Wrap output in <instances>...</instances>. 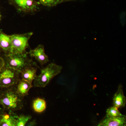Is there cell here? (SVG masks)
Segmentation results:
<instances>
[{"label": "cell", "instance_id": "6da1fadb", "mask_svg": "<svg viewBox=\"0 0 126 126\" xmlns=\"http://www.w3.org/2000/svg\"><path fill=\"white\" fill-rule=\"evenodd\" d=\"M4 68H11L21 73L24 69L32 66H37L32 59L29 58L27 54H13L5 55Z\"/></svg>", "mask_w": 126, "mask_h": 126}, {"label": "cell", "instance_id": "7a4b0ae2", "mask_svg": "<svg viewBox=\"0 0 126 126\" xmlns=\"http://www.w3.org/2000/svg\"><path fill=\"white\" fill-rule=\"evenodd\" d=\"M21 98L16 89L5 90L0 93V105L6 111L14 112L20 110L23 106Z\"/></svg>", "mask_w": 126, "mask_h": 126}, {"label": "cell", "instance_id": "3957f363", "mask_svg": "<svg viewBox=\"0 0 126 126\" xmlns=\"http://www.w3.org/2000/svg\"><path fill=\"white\" fill-rule=\"evenodd\" d=\"M63 67L54 63H51L41 69V73L34 80L35 87H45L52 78L61 73Z\"/></svg>", "mask_w": 126, "mask_h": 126}, {"label": "cell", "instance_id": "277c9868", "mask_svg": "<svg viewBox=\"0 0 126 126\" xmlns=\"http://www.w3.org/2000/svg\"><path fill=\"white\" fill-rule=\"evenodd\" d=\"M33 34V32H31L21 34L11 35V54H28L26 49L29 47L28 41Z\"/></svg>", "mask_w": 126, "mask_h": 126}, {"label": "cell", "instance_id": "5b68a950", "mask_svg": "<svg viewBox=\"0 0 126 126\" xmlns=\"http://www.w3.org/2000/svg\"><path fill=\"white\" fill-rule=\"evenodd\" d=\"M19 72L11 68H5L0 72V88H9L18 83Z\"/></svg>", "mask_w": 126, "mask_h": 126}, {"label": "cell", "instance_id": "8992f818", "mask_svg": "<svg viewBox=\"0 0 126 126\" xmlns=\"http://www.w3.org/2000/svg\"><path fill=\"white\" fill-rule=\"evenodd\" d=\"M9 3L18 10L25 13L33 12L37 10L40 4L36 0H8Z\"/></svg>", "mask_w": 126, "mask_h": 126}, {"label": "cell", "instance_id": "52a82bcc", "mask_svg": "<svg viewBox=\"0 0 126 126\" xmlns=\"http://www.w3.org/2000/svg\"><path fill=\"white\" fill-rule=\"evenodd\" d=\"M0 110V126H16L18 116L13 112Z\"/></svg>", "mask_w": 126, "mask_h": 126}, {"label": "cell", "instance_id": "ba28073f", "mask_svg": "<svg viewBox=\"0 0 126 126\" xmlns=\"http://www.w3.org/2000/svg\"><path fill=\"white\" fill-rule=\"evenodd\" d=\"M126 116L109 117L105 116L97 126H126Z\"/></svg>", "mask_w": 126, "mask_h": 126}, {"label": "cell", "instance_id": "9c48e42d", "mask_svg": "<svg viewBox=\"0 0 126 126\" xmlns=\"http://www.w3.org/2000/svg\"><path fill=\"white\" fill-rule=\"evenodd\" d=\"M29 54L32 57H34L42 65L49 61L48 58L45 52L44 47L42 45H39L34 49L31 50Z\"/></svg>", "mask_w": 126, "mask_h": 126}, {"label": "cell", "instance_id": "30bf717a", "mask_svg": "<svg viewBox=\"0 0 126 126\" xmlns=\"http://www.w3.org/2000/svg\"><path fill=\"white\" fill-rule=\"evenodd\" d=\"M0 47L4 52L5 55L11 54V36L5 34L1 30H0Z\"/></svg>", "mask_w": 126, "mask_h": 126}, {"label": "cell", "instance_id": "8fae6325", "mask_svg": "<svg viewBox=\"0 0 126 126\" xmlns=\"http://www.w3.org/2000/svg\"><path fill=\"white\" fill-rule=\"evenodd\" d=\"M126 103V97L124 95L122 86L119 85L113 96V106L118 108H121L125 107Z\"/></svg>", "mask_w": 126, "mask_h": 126}, {"label": "cell", "instance_id": "7c38bea8", "mask_svg": "<svg viewBox=\"0 0 126 126\" xmlns=\"http://www.w3.org/2000/svg\"><path fill=\"white\" fill-rule=\"evenodd\" d=\"M18 83L16 91L21 97L28 95L29 91L33 87L32 84L23 79H20Z\"/></svg>", "mask_w": 126, "mask_h": 126}, {"label": "cell", "instance_id": "4fadbf2b", "mask_svg": "<svg viewBox=\"0 0 126 126\" xmlns=\"http://www.w3.org/2000/svg\"><path fill=\"white\" fill-rule=\"evenodd\" d=\"M37 68L34 66L28 67L21 72L22 79L29 82L32 84V82L37 77Z\"/></svg>", "mask_w": 126, "mask_h": 126}, {"label": "cell", "instance_id": "5bb4252c", "mask_svg": "<svg viewBox=\"0 0 126 126\" xmlns=\"http://www.w3.org/2000/svg\"><path fill=\"white\" fill-rule=\"evenodd\" d=\"M33 107L34 111L36 112H43L46 109V102L44 99L42 98H36L33 102Z\"/></svg>", "mask_w": 126, "mask_h": 126}, {"label": "cell", "instance_id": "9a60e30c", "mask_svg": "<svg viewBox=\"0 0 126 126\" xmlns=\"http://www.w3.org/2000/svg\"><path fill=\"white\" fill-rule=\"evenodd\" d=\"M123 115L119 111L118 108L114 106L109 108L106 111V116L107 117H118L122 116Z\"/></svg>", "mask_w": 126, "mask_h": 126}, {"label": "cell", "instance_id": "2e32d148", "mask_svg": "<svg viewBox=\"0 0 126 126\" xmlns=\"http://www.w3.org/2000/svg\"><path fill=\"white\" fill-rule=\"evenodd\" d=\"M30 115H20L16 118V126H25L28 121L31 119Z\"/></svg>", "mask_w": 126, "mask_h": 126}, {"label": "cell", "instance_id": "e0dca14e", "mask_svg": "<svg viewBox=\"0 0 126 126\" xmlns=\"http://www.w3.org/2000/svg\"><path fill=\"white\" fill-rule=\"evenodd\" d=\"M40 4H42L45 6L52 7L63 2V0H39Z\"/></svg>", "mask_w": 126, "mask_h": 126}, {"label": "cell", "instance_id": "ac0fdd59", "mask_svg": "<svg viewBox=\"0 0 126 126\" xmlns=\"http://www.w3.org/2000/svg\"><path fill=\"white\" fill-rule=\"evenodd\" d=\"M5 63L4 59L0 57V72H1L4 68Z\"/></svg>", "mask_w": 126, "mask_h": 126}, {"label": "cell", "instance_id": "d6986e66", "mask_svg": "<svg viewBox=\"0 0 126 126\" xmlns=\"http://www.w3.org/2000/svg\"><path fill=\"white\" fill-rule=\"evenodd\" d=\"M35 124V121H33L31 122L28 125V126H34Z\"/></svg>", "mask_w": 126, "mask_h": 126}, {"label": "cell", "instance_id": "ffe728a7", "mask_svg": "<svg viewBox=\"0 0 126 126\" xmlns=\"http://www.w3.org/2000/svg\"><path fill=\"white\" fill-rule=\"evenodd\" d=\"M75 0H63V2H67V1H73Z\"/></svg>", "mask_w": 126, "mask_h": 126}, {"label": "cell", "instance_id": "44dd1931", "mask_svg": "<svg viewBox=\"0 0 126 126\" xmlns=\"http://www.w3.org/2000/svg\"><path fill=\"white\" fill-rule=\"evenodd\" d=\"M1 50H2V49H1V48L0 47V55L1 52Z\"/></svg>", "mask_w": 126, "mask_h": 126}, {"label": "cell", "instance_id": "7402d4cb", "mask_svg": "<svg viewBox=\"0 0 126 126\" xmlns=\"http://www.w3.org/2000/svg\"><path fill=\"white\" fill-rule=\"evenodd\" d=\"M1 15L0 14V20H1Z\"/></svg>", "mask_w": 126, "mask_h": 126}]
</instances>
